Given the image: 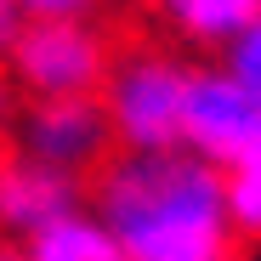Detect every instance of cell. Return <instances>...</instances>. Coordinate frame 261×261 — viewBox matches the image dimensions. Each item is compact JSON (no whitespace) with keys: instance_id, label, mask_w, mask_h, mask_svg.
Segmentation results:
<instances>
[{"instance_id":"obj_10","label":"cell","mask_w":261,"mask_h":261,"mask_svg":"<svg viewBox=\"0 0 261 261\" xmlns=\"http://www.w3.org/2000/svg\"><path fill=\"white\" fill-rule=\"evenodd\" d=\"M216 63H222V68L244 85V91H255V97H261V17H255V23H250V29H244V34H239V40H233V46L216 57Z\"/></svg>"},{"instance_id":"obj_11","label":"cell","mask_w":261,"mask_h":261,"mask_svg":"<svg viewBox=\"0 0 261 261\" xmlns=\"http://www.w3.org/2000/svg\"><path fill=\"white\" fill-rule=\"evenodd\" d=\"M23 23H80V17H102L108 0H12Z\"/></svg>"},{"instance_id":"obj_8","label":"cell","mask_w":261,"mask_h":261,"mask_svg":"<svg viewBox=\"0 0 261 261\" xmlns=\"http://www.w3.org/2000/svg\"><path fill=\"white\" fill-rule=\"evenodd\" d=\"M12 250H17V261H119V250H114V239L97 222L91 204L57 216V222H46V227H34Z\"/></svg>"},{"instance_id":"obj_3","label":"cell","mask_w":261,"mask_h":261,"mask_svg":"<svg viewBox=\"0 0 261 261\" xmlns=\"http://www.w3.org/2000/svg\"><path fill=\"white\" fill-rule=\"evenodd\" d=\"M114 29L102 17H80V23H23L6 74L23 91V102H51V97H97V85L114 63Z\"/></svg>"},{"instance_id":"obj_12","label":"cell","mask_w":261,"mask_h":261,"mask_svg":"<svg viewBox=\"0 0 261 261\" xmlns=\"http://www.w3.org/2000/svg\"><path fill=\"white\" fill-rule=\"evenodd\" d=\"M17 114H23V91L12 85V74H6V63H0V142L12 137V125H17Z\"/></svg>"},{"instance_id":"obj_5","label":"cell","mask_w":261,"mask_h":261,"mask_svg":"<svg viewBox=\"0 0 261 261\" xmlns=\"http://www.w3.org/2000/svg\"><path fill=\"white\" fill-rule=\"evenodd\" d=\"M17 153H29L34 165L57 170V176L91 182L97 170L114 159V137L108 119L97 108V97H51V102H23L12 137Z\"/></svg>"},{"instance_id":"obj_2","label":"cell","mask_w":261,"mask_h":261,"mask_svg":"<svg viewBox=\"0 0 261 261\" xmlns=\"http://www.w3.org/2000/svg\"><path fill=\"white\" fill-rule=\"evenodd\" d=\"M188 57L159 40H119L114 63L97 85V108L108 119L114 153H170L182 137Z\"/></svg>"},{"instance_id":"obj_13","label":"cell","mask_w":261,"mask_h":261,"mask_svg":"<svg viewBox=\"0 0 261 261\" xmlns=\"http://www.w3.org/2000/svg\"><path fill=\"white\" fill-rule=\"evenodd\" d=\"M17 29H23L17 6H0V63H6V51H12V40H17Z\"/></svg>"},{"instance_id":"obj_7","label":"cell","mask_w":261,"mask_h":261,"mask_svg":"<svg viewBox=\"0 0 261 261\" xmlns=\"http://www.w3.org/2000/svg\"><path fill=\"white\" fill-rule=\"evenodd\" d=\"M153 23L188 51L222 57L233 40L261 17V0H148Z\"/></svg>"},{"instance_id":"obj_4","label":"cell","mask_w":261,"mask_h":261,"mask_svg":"<svg viewBox=\"0 0 261 261\" xmlns=\"http://www.w3.org/2000/svg\"><path fill=\"white\" fill-rule=\"evenodd\" d=\"M182 153H193L210 170L239 165L250 148H261V97L222 68V63H193L188 68V97H182Z\"/></svg>"},{"instance_id":"obj_6","label":"cell","mask_w":261,"mask_h":261,"mask_svg":"<svg viewBox=\"0 0 261 261\" xmlns=\"http://www.w3.org/2000/svg\"><path fill=\"white\" fill-rule=\"evenodd\" d=\"M80 204H85V182L57 176V170L34 165L29 153H17L12 142H0V233L12 244Z\"/></svg>"},{"instance_id":"obj_1","label":"cell","mask_w":261,"mask_h":261,"mask_svg":"<svg viewBox=\"0 0 261 261\" xmlns=\"http://www.w3.org/2000/svg\"><path fill=\"white\" fill-rule=\"evenodd\" d=\"M85 204L108 227L119 261H244L227 222L222 170L193 153H114L91 182Z\"/></svg>"},{"instance_id":"obj_9","label":"cell","mask_w":261,"mask_h":261,"mask_svg":"<svg viewBox=\"0 0 261 261\" xmlns=\"http://www.w3.org/2000/svg\"><path fill=\"white\" fill-rule=\"evenodd\" d=\"M222 199H227V222L239 244H261V148H250L239 165L222 170Z\"/></svg>"},{"instance_id":"obj_14","label":"cell","mask_w":261,"mask_h":261,"mask_svg":"<svg viewBox=\"0 0 261 261\" xmlns=\"http://www.w3.org/2000/svg\"><path fill=\"white\" fill-rule=\"evenodd\" d=\"M0 6H12V0H0Z\"/></svg>"}]
</instances>
